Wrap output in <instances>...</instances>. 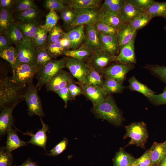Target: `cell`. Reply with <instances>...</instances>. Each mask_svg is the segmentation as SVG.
Here are the masks:
<instances>
[{
    "mask_svg": "<svg viewBox=\"0 0 166 166\" xmlns=\"http://www.w3.org/2000/svg\"><path fill=\"white\" fill-rule=\"evenodd\" d=\"M92 110L97 118L107 120L116 126L121 125L124 120L110 94L98 103L93 105Z\"/></svg>",
    "mask_w": 166,
    "mask_h": 166,
    "instance_id": "cell-1",
    "label": "cell"
},
{
    "mask_svg": "<svg viewBox=\"0 0 166 166\" xmlns=\"http://www.w3.org/2000/svg\"><path fill=\"white\" fill-rule=\"evenodd\" d=\"M26 85H18L6 76L0 80V109L18 103L24 100V93Z\"/></svg>",
    "mask_w": 166,
    "mask_h": 166,
    "instance_id": "cell-2",
    "label": "cell"
},
{
    "mask_svg": "<svg viewBox=\"0 0 166 166\" xmlns=\"http://www.w3.org/2000/svg\"><path fill=\"white\" fill-rule=\"evenodd\" d=\"M65 67L63 58L52 60L43 66L35 75L38 91L63 68Z\"/></svg>",
    "mask_w": 166,
    "mask_h": 166,
    "instance_id": "cell-3",
    "label": "cell"
},
{
    "mask_svg": "<svg viewBox=\"0 0 166 166\" xmlns=\"http://www.w3.org/2000/svg\"><path fill=\"white\" fill-rule=\"evenodd\" d=\"M125 128L126 133L123 139L130 138L127 146L135 145L145 149L148 137L145 124L143 121L134 122L125 126Z\"/></svg>",
    "mask_w": 166,
    "mask_h": 166,
    "instance_id": "cell-4",
    "label": "cell"
},
{
    "mask_svg": "<svg viewBox=\"0 0 166 166\" xmlns=\"http://www.w3.org/2000/svg\"><path fill=\"white\" fill-rule=\"evenodd\" d=\"M38 87L33 83V81L28 83L24 93V100L26 103L28 114L31 117L37 115L44 117L43 111L40 98L38 93Z\"/></svg>",
    "mask_w": 166,
    "mask_h": 166,
    "instance_id": "cell-5",
    "label": "cell"
},
{
    "mask_svg": "<svg viewBox=\"0 0 166 166\" xmlns=\"http://www.w3.org/2000/svg\"><path fill=\"white\" fill-rule=\"evenodd\" d=\"M42 67L37 65H32L30 64L19 63L10 78L13 82L18 85H26L33 79Z\"/></svg>",
    "mask_w": 166,
    "mask_h": 166,
    "instance_id": "cell-6",
    "label": "cell"
},
{
    "mask_svg": "<svg viewBox=\"0 0 166 166\" xmlns=\"http://www.w3.org/2000/svg\"><path fill=\"white\" fill-rule=\"evenodd\" d=\"M135 68L132 64L112 63L105 67L101 74L104 79H113L122 84L128 73Z\"/></svg>",
    "mask_w": 166,
    "mask_h": 166,
    "instance_id": "cell-7",
    "label": "cell"
},
{
    "mask_svg": "<svg viewBox=\"0 0 166 166\" xmlns=\"http://www.w3.org/2000/svg\"><path fill=\"white\" fill-rule=\"evenodd\" d=\"M65 67L71 74L78 81V83L81 86L87 83L86 77L89 70V66L85 61L69 57H64Z\"/></svg>",
    "mask_w": 166,
    "mask_h": 166,
    "instance_id": "cell-8",
    "label": "cell"
},
{
    "mask_svg": "<svg viewBox=\"0 0 166 166\" xmlns=\"http://www.w3.org/2000/svg\"><path fill=\"white\" fill-rule=\"evenodd\" d=\"M15 46L18 63H26L32 65H37L36 49L31 39H24Z\"/></svg>",
    "mask_w": 166,
    "mask_h": 166,
    "instance_id": "cell-9",
    "label": "cell"
},
{
    "mask_svg": "<svg viewBox=\"0 0 166 166\" xmlns=\"http://www.w3.org/2000/svg\"><path fill=\"white\" fill-rule=\"evenodd\" d=\"M116 56H113L102 49L94 51L86 63L101 74L103 69L112 62L116 61Z\"/></svg>",
    "mask_w": 166,
    "mask_h": 166,
    "instance_id": "cell-10",
    "label": "cell"
},
{
    "mask_svg": "<svg viewBox=\"0 0 166 166\" xmlns=\"http://www.w3.org/2000/svg\"><path fill=\"white\" fill-rule=\"evenodd\" d=\"M74 20L67 29L68 30L77 26L88 24H95L99 19L100 9H75Z\"/></svg>",
    "mask_w": 166,
    "mask_h": 166,
    "instance_id": "cell-11",
    "label": "cell"
},
{
    "mask_svg": "<svg viewBox=\"0 0 166 166\" xmlns=\"http://www.w3.org/2000/svg\"><path fill=\"white\" fill-rule=\"evenodd\" d=\"M72 77L67 71L61 70L45 85L47 91L56 93L60 89L68 86L73 81Z\"/></svg>",
    "mask_w": 166,
    "mask_h": 166,
    "instance_id": "cell-12",
    "label": "cell"
},
{
    "mask_svg": "<svg viewBox=\"0 0 166 166\" xmlns=\"http://www.w3.org/2000/svg\"><path fill=\"white\" fill-rule=\"evenodd\" d=\"M136 36V35H135L129 42L121 48L119 53L116 56V62L123 64L136 63L134 46Z\"/></svg>",
    "mask_w": 166,
    "mask_h": 166,
    "instance_id": "cell-13",
    "label": "cell"
},
{
    "mask_svg": "<svg viewBox=\"0 0 166 166\" xmlns=\"http://www.w3.org/2000/svg\"><path fill=\"white\" fill-rule=\"evenodd\" d=\"M18 103L5 107L0 109V135L1 137L7 134L14 125V119L12 115L14 109Z\"/></svg>",
    "mask_w": 166,
    "mask_h": 166,
    "instance_id": "cell-14",
    "label": "cell"
},
{
    "mask_svg": "<svg viewBox=\"0 0 166 166\" xmlns=\"http://www.w3.org/2000/svg\"><path fill=\"white\" fill-rule=\"evenodd\" d=\"M85 27L84 45L88 49L93 51L102 49L98 32L95 24H88Z\"/></svg>",
    "mask_w": 166,
    "mask_h": 166,
    "instance_id": "cell-15",
    "label": "cell"
},
{
    "mask_svg": "<svg viewBox=\"0 0 166 166\" xmlns=\"http://www.w3.org/2000/svg\"><path fill=\"white\" fill-rule=\"evenodd\" d=\"M40 117L42 124V127L41 129H39L36 133L34 134L29 131L24 133L21 132L23 134L28 135L31 137L30 140L26 143L31 144L42 147L47 153L46 145L47 137L46 133L49 130V127L48 125L44 123L41 117Z\"/></svg>",
    "mask_w": 166,
    "mask_h": 166,
    "instance_id": "cell-16",
    "label": "cell"
},
{
    "mask_svg": "<svg viewBox=\"0 0 166 166\" xmlns=\"http://www.w3.org/2000/svg\"><path fill=\"white\" fill-rule=\"evenodd\" d=\"M85 95L92 102L93 105L99 103L109 95L99 86H92L87 83L81 86Z\"/></svg>",
    "mask_w": 166,
    "mask_h": 166,
    "instance_id": "cell-17",
    "label": "cell"
},
{
    "mask_svg": "<svg viewBox=\"0 0 166 166\" xmlns=\"http://www.w3.org/2000/svg\"><path fill=\"white\" fill-rule=\"evenodd\" d=\"M11 14L14 21L17 23L39 21L42 16V13L38 8L13 12Z\"/></svg>",
    "mask_w": 166,
    "mask_h": 166,
    "instance_id": "cell-18",
    "label": "cell"
},
{
    "mask_svg": "<svg viewBox=\"0 0 166 166\" xmlns=\"http://www.w3.org/2000/svg\"><path fill=\"white\" fill-rule=\"evenodd\" d=\"M98 21L108 24L117 30L126 23L124 22L120 13L101 11L100 9Z\"/></svg>",
    "mask_w": 166,
    "mask_h": 166,
    "instance_id": "cell-19",
    "label": "cell"
},
{
    "mask_svg": "<svg viewBox=\"0 0 166 166\" xmlns=\"http://www.w3.org/2000/svg\"><path fill=\"white\" fill-rule=\"evenodd\" d=\"M85 26H77L65 32V36L71 43V49H74L80 46L85 39Z\"/></svg>",
    "mask_w": 166,
    "mask_h": 166,
    "instance_id": "cell-20",
    "label": "cell"
},
{
    "mask_svg": "<svg viewBox=\"0 0 166 166\" xmlns=\"http://www.w3.org/2000/svg\"><path fill=\"white\" fill-rule=\"evenodd\" d=\"M98 33L103 49L112 55L117 56L119 50L116 35Z\"/></svg>",
    "mask_w": 166,
    "mask_h": 166,
    "instance_id": "cell-21",
    "label": "cell"
},
{
    "mask_svg": "<svg viewBox=\"0 0 166 166\" xmlns=\"http://www.w3.org/2000/svg\"><path fill=\"white\" fill-rule=\"evenodd\" d=\"M64 5L72 9H92L101 8L102 0H61Z\"/></svg>",
    "mask_w": 166,
    "mask_h": 166,
    "instance_id": "cell-22",
    "label": "cell"
},
{
    "mask_svg": "<svg viewBox=\"0 0 166 166\" xmlns=\"http://www.w3.org/2000/svg\"><path fill=\"white\" fill-rule=\"evenodd\" d=\"M137 30L133 29L129 23H126L118 30L116 35L119 51L136 35Z\"/></svg>",
    "mask_w": 166,
    "mask_h": 166,
    "instance_id": "cell-23",
    "label": "cell"
},
{
    "mask_svg": "<svg viewBox=\"0 0 166 166\" xmlns=\"http://www.w3.org/2000/svg\"><path fill=\"white\" fill-rule=\"evenodd\" d=\"M153 166H156L166 153V140L161 143L154 142L148 149Z\"/></svg>",
    "mask_w": 166,
    "mask_h": 166,
    "instance_id": "cell-24",
    "label": "cell"
},
{
    "mask_svg": "<svg viewBox=\"0 0 166 166\" xmlns=\"http://www.w3.org/2000/svg\"><path fill=\"white\" fill-rule=\"evenodd\" d=\"M7 138L6 146V150L11 152L13 150L22 146H27L26 143L21 139L18 136L16 130L12 127L7 133Z\"/></svg>",
    "mask_w": 166,
    "mask_h": 166,
    "instance_id": "cell-25",
    "label": "cell"
},
{
    "mask_svg": "<svg viewBox=\"0 0 166 166\" xmlns=\"http://www.w3.org/2000/svg\"><path fill=\"white\" fill-rule=\"evenodd\" d=\"M17 23L24 39H32L34 35L41 26L39 21Z\"/></svg>",
    "mask_w": 166,
    "mask_h": 166,
    "instance_id": "cell-26",
    "label": "cell"
},
{
    "mask_svg": "<svg viewBox=\"0 0 166 166\" xmlns=\"http://www.w3.org/2000/svg\"><path fill=\"white\" fill-rule=\"evenodd\" d=\"M142 12L130 3L128 0H125L120 13L124 22L128 23Z\"/></svg>",
    "mask_w": 166,
    "mask_h": 166,
    "instance_id": "cell-27",
    "label": "cell"
},
{
    "mask_svg": "<svg viewBox=\"0 0 166 166\" xmlns=\"http://www.w3.org/2000/svg\"><path fill=\"white\" fill-rule=\"evenodd\" d=\"M87 48L84 44L74 49L65 51L64 55L66 57H71L82 61H87L93 52Z\"/></svg>",
    "mask_w": 166,
    "mask_h": 166,
    "instance_id": "cell-28",
    "label": "cell"
},
{
    "mask_svg": "<svg viewBox=\"0 0 166 166\" xmlns=\"http://www.w3.org/2000/svg\"><path fill=\"white\" fill-rule=\"evenodd\" d=\"M136 159L123 148H121L113 159V166H132Z\"/></svg>",
    "mask_w": 166,
    "mask_h": 166,
    "instance_id": "cell-29",
    "label": "cell"
},
{
    "mask_svg": "<svg viewBox=\"0 0 166 166\" xmlns=\"http://www.w3.org/2000/svg\"><path fill=\"white\" fill-rule=\"evenodd\" d=\"M0 57L8 62L13 72L18 64V57L15 48L11 46L0 51Z\"/></svg>",
    "mask_w": 166,
    "mask_h": 166,
    "instance_id": "cell-30",
    "label": "cell"
},
{
    "mask_svg": "<svg viewBox=\"0 0 166 166\" xmlns=\"http://www.w3.org/2000/svg\"><path fill=\"white\" fill-rule=\"evenodd\" d=\"M128 81L129 84L128 87L131 90L138 92L147 98L155 93L146 85L139 82L135 76L129 78Z\"/></svg>",
    "mask_w": 166,
    "mask_h": 166,
    "instance_id": "cell-31",
    "label": "cell"
},
{
    "mask_svg": "<svg viewBox=\"0 0 166 166\" xmlns=\"http://www.w3.org/2000/svg\"><path fill=\"white\" fill-rule=\"evenodd\" d=\"M4 32L9 38L12 44H14L15 46L19 44L24 39L22 34L15 22L12 23Z\"/></svg>",
    "mask_w": 166,
    "mask_h": 166,
    "instance_id": "cell-32",
    "label": "cell"
},
{
    "mask_svg": "<svg viewBox=\"0 0 166 166\" xmlns=\"http://www.w3.org/2000/svg\"><path fill=\"white\" fill-rule=\"evenodd\" d=\"M101 88L108 94H109L121 93L125 87L114 80L107 78L104 79Z\"/></svg>",
    "mask_w": 166,
    "mask_h": 166,
    "instance_id": "cell-33",
    "label": "cell"
},
{
    "mask_svg": "<svg viewBox=\"0 0 166 166\" xmlns=\"http://www.w3.org/2000/svg\"><path fill=\"white\" fill-rule=\"evenodd\" d=\"M152 18L148 14L142 12L128 23L133 29L137 31L147 25Z\"/></svg>",
    "mask_w": 166,
    "mask_h": 166,
    "instance_id": "cell-34",
    "label": "cell"
},
{
    "mask_svg": "<svg viewBox=\"0 0 166 166\" xmlns=\"http://www.w3.org/2000/svg\"><path fill=\"white\" fill-rule=\"evenodd\" d=\"M152 18L156 17H164L166 14V2H155L144 11Z\"/></svg>",
    "mask_w": 166,
    "mask_h": 166,
    "instance_id": "cell-35",
    "label": "cell"
},
{
    "mask_svg": "<svg viewBox=\"0 0 166 166\" xmlns=\"http://www.w3.org/2000/svg\"><path fill=\"white\" fill-rule=\"evenodd\" d=\"M36 49L37 64L42 67L54 57L45 47H37Z\"/></svg>",
    "mask_w": 166,
    "mask_h": 166,
    "instance_id": "cell-36",
    "label": "cell"
},
{
    "mask_svg": "<svg viewBox=\"0 0 166 166\" xmlns=\"http://www.w3.org/2000/svg\"><path fill=\"white\" fill-rule=\"evenodd\" d=\"M125 0H105L100 9L101 11L120 13Z\"/></svg>",
    "mask_w": 166,
    "mask_h": 166,
    "instance_id": "cell-37",
    "label": "cell"
},
{
    "mask_svg": "<svg viewBox=\"0 0 166 166\" xmlns=\"http://www.w3.org/2000/svg\"><path fill=\"white\" fill-rule=\"evenodd\" d=\"M86 79L87 84L102 88L104 79L100 73L89 66V70Z\"/></svg>",
    "mask_w": 166,
    "mask_h": 166,
    "instance_id": "cell-38",
    "label": "cell"
},
{
    "mask_svg": "<svg viewBox=\"0 0 166 166\" xmlns=\"http://www.w3.org/2000/svg\"><path fill=\"white\" fill-rule=\"evenodd\" d=\"M60 17L56 11L50 10L45 16V21L44 25L40 26L43 30L49 33L57 24Z\"/></svg>",
    "mask_w": 166,
    "mask_h": 166,
    "instance_id": "cell-39",
    "label": "cell"
},
{
    "mask_svg": "<svg viewBox=\"0 0 166 166\" xmlns=\"http://www.w3.org/2000/svg\"><path fill=\"white\" fill-rule=\"evenodd\" d=\"M15 22L12 14L3 8L0 9V32H4L8 26Z\"/></svg>",
    "mask_w": 166,
    "mask_h": 166,
    "instance_id": "cell-40",
    "label": "cell"
},
{
    "mask_svg": "<svg viewBox=\"0 0 166 166\" xmlns=\"http://www.w3.org/2000/svg\"><path fill=\"white\" fill-rule=\"evenodd\" d=\"M144 68L166 84V66L148 65Z\"/></svg>",
    "mask_w": 166,
    "mask_h": 166,
    "instance_id": "cell-41",
    "label": "cell"
},
{
    "mask_svg": "<svg viewBox=\"0 0 166 166\" xmlns=\"http://www.w3.org/2000/svg\"><path fill=\"white\" fill-rule=\"evenodd\" d=\"M65 32L61 27L57 24L49 32L48 35L47 44L56 43L65 36Z\"/></svg>",
    "mask_w": 166,
    "mask_h": 166,
    "instance_id": "cell-42",
    "label": "cell"
},
{
    "mask_svg": "<svg viewBox=\"0 0 166 166\" xmlns=\"http://www.w3.org/2000/svg\"><path fill=\"white\" fill-rule=\"evenodd\" d=\"M60 12L61 18L63 22L64 26L68 29L74 20L75 16V11L73 9L69 8Z\"/></svg>",
    "mask_w": 166,
    "mask_h": 166,
    "instance_id": "cell-43",
    "label": "cell"
},
{
    "mask_svg": "<svg viewBox=\"0 0 166 166\" xmlns=\"http://www.w3.org/2000/svg\"><path fill=\"white\" fill-rule=\"evenodd\" d=\"M33 8H38L34 0H15L13 12L20 11Z\"/></svg>",
    "mask_w": 166,
    "mask_h": 166,
    "instance_id": "cell-44",
    "label": "cell"
},
{
    "mask_svg": "<svg viewBox=\"0 0 166 166\" xmlns=\"http://www.w3.org/2000/svg\"><path fill=\"white\" fill-rule=\"evenodd\" d=\"M14 158L11 152L7 151L5 146L0 148V166H14Z\"/></svg>",
    "mask_w": 166,
    "mask_h": 166,
    "instance_id": "cell-45",
    "label": "cell"
},
{
    "mask_svg": "<svg viewBox=\"0 0 166 166\" xmlns=\"http://www.w3.org/2000/svg\"><path fill=\"white\" fill-rule=\"evenodd\" d=\"M45 48L54 58L64 55V53L65 51L62 46L60 40L54 43L47 44Z\"/></svg>",
    "mask_w": 166,
    "mask_h": 166,
    "instance_id": "cell-46",
    "label": "cell"
},
{
    "mask_svg": "<svg viewBox=\"0 0 166 166\" xmlns=\"http://www.w3.org/2000/svg\"><path fill=\"white\" fill-rule=\"evenodd\" d=\"M95 26L98 32L105 34L116 35L118 30L100 21L96 23Z\"/></svg>",
    "mask_w": 166,
    "mask_h": 166,
    "instance_id": "cell-47",
    "label": "cell"
},
{
    "mask_svg": "<svg viewBox=\"0 0 166 166\" xmlns=\"http://www.w3.org/2000/svg\"><path fill=\"white\" fill-rule=\"evenodd\" d=\"M44 6L47 9L60 12L69 8L63 4L61 0H46Z\"/></svg>",
    "mask_w": 166,
    "mask_h": 166,
    "instance_id": "cell-48",
    "label": "cell"
},
{
    "mask_svg": "<svg viewBox=\"0 0 166 166\" xmlns=\"http://www.w3.org/2000/svg\"><path fill=\"white\" fill-rule=\"evenodd\" d=\"M132 166H153L151 160L149 150H146L139 158L136 159Z\"/></svg>",
    "mask_w": 166,
    "mask_h": 166,
    "instance_id": "cell-49",
    "label": "cell"
},
{
    "mask_svg": "<svg viewBox=\"0 0 166 166\" xmlns=\"http://www.w3.org/2000/svg\"><path fill=\"white\" fill-rule=\"evenodd\" d=\"M148 98L150 102L155 105H166V86L162 93L153 94Z\"/></svg>",
    "mask_w": 166,
    "mask_h": 166,
    "instance_id": "cell-50",
    "label": "cell"
},
{
    "mask_svg": "<svg viewBox=\"0 0 166 166\" xmlns=\"http://www.w3.org/2000/svg\"><path fill=\"white\" fill-rule=\"evenodd\" d=\"M68 143L66 138H64L63 140L57 144L49 151V153H47L49 156H56L62 153L67 148Z\"/></svg>",
    "mask_w": 166,
    "mask_h": 166,
    "instance_id": "cell-51",
    "label": "cell"
},
{
    "mask_svg": "<svg viewBox=\"0 0 166 166\" xmlns=\"http://www.w3.org/2000/svg\"><path fill=\"white\" fill-rule=\"evenodd\" d=\"M132 5L141 12H144L155 1L153 0H128Z\"/></svg>",
    "mask_w": 166,
    "mask_h": 166,
    "instance_id": "cell-52",
    "label": "cell"
},
{
    "mask_svg": "<svg viewBox=\"0 0 166 166\" xmlns=\"http://www.w3.org/2000/svg\"><path fill=\"white\" fill-rule=\"evenodd\" d=\"M68 88L72 100L74 99L78 95L83 94V91L81 87L76 85L73 81L69 85Z\"/></svg>",
    "mask_w": 166,
    "mask_h": 166,
    "instance_id": "cell-53",
    "label": "cell"
},
{
    "mask_svg": "<svg viewBox=\"0 0 166 166\" xmlns=\"http://www.w3.org/2000/svg\"><path fill=\"white\" fill-rule=\"evenodd\" d=\"M56 93L63 100L65 103V107L66 108L68 101L72 100L68 86L60 89Z\"/></svg>",
    "mask_w": 166,
    "mask_h": 166,
    "instance_id": "cell-54",
    "label": "cell"
},
{
    "mask_svg": "<svg viewBox=\"0 0 166 166\" xmlns=\"http://www.w3.org/2000/svg\"><path fill=\"white\" fill-rule=\"evenodd\" d=\"M12 44L5 32H0V51L11 46Z\"/></svg>",
    "mask_w": 166,
    "mask_h": 166,
    "instance_id": "cell-55",
    "label": "cell"
},
{
    "mask_svg": "<svg viewBox=\"0 0 166 166\" xmlns=\"http://www.w3.org/2000/svg\"><path fill=\"white\" fill-rule=\"evenodd\" d=\"M48 33V32L43 29L41 35L34 45L35 48L39 47H45L47 44Z\"/></svg>",
    "mask_w": 166,
    "mask_h": 166,
    "instance_id": "cell-56",
    "label": "cell"
},
{
    "mask_svg": "<svg viewBox=\"0 0 166 166\" xmlns=\"http://www.w3.org/2000/svg\"><path fill=\"white\" fill-rule=\"evenodd\" d=\"M15 0H0V7L11 13L13 12Z\"/></svg>",
    "mask_w": 166,
    "mask_h": 166,
    "instance_id": "cell-57",
    "label": "cell"
},
{
    "mask_svg": "<svg viewBox=\"0 0 166 166\" xmlns=\"http://www.w3.org/2000/svg\"><path fill=\"white\" fill-rule=\"evenodd\" d=\"M62 46L65 51L71 49V43L69 39L65 36L60 40Z\"/></svg>",
    "mask_w": 166,
    "mask_h": 166,
    "instance_id": "cell-58",
    "label": "cell"
},
{
    "mask_svg": "<svg viewBox=\"0 0 166 166\" xmlns=\"http://www.w3.org/2000/svg\"><path fill=\"white\" fill-rule=\"evenodd\" d=\"M42 31L43 29L40 27L31 39L34 46L35 45L38 38L40 37Z\"/></svg>",
    "mask_w": 166,
    "mask_h": 166,
    "instance_id": "cell-59",
    "label": "cell"
},
{
    "mask_svg": "<svg viewBox=\"0 0 166 166\" xmlns=\"http://www.w3.org/2000/svg\"><path fill=\"white\" fill-rule=\"evenodd\" d=\"M18 166H39L36 162H33L30 157L26 159L22 164Z\"/></svg>",
    "mask_w": 166,
    "mask_h": 166,
    "instance_id": "cell-60",
    "label": "cell"
},
{
    "mask_svg": "<svg viewBox=\"0 0 166 166\" xmlns=\"http://www.w3.org/2000/svg\"><path fill=\"white\" fill-rule=\"evenodd\" d=\"M156 166H166V153Z\"/></svg>",
    "mask_w": 166,
    "mask_h": 166,
    "instance_id": "cell-61",
    "label": "cell"
},
{
    "mask_svg": "<svg viewBox=\"0 0 166 166\" xmlns=\"http://www.w3.org/2000/svg\"><path fill=\"white\" fill-rule=\"evenodd\" d=\"M164 18L166 19V14L165 16L164 17Z\"/></svg>",
    "mask_w": 166,
    "mask_h": 166,
    "instance_id": "cell-62",
    "label": "cell"
},
{
    "mask_svg": "<svg viewBox=\"0 0 166 166\" xmlns=\"http://www.w3.org/2000/svg\"><path fill=\"white\" fill-rule=\"evenodd\" d=\"M164 29L165 30H166V26H165V27H164Z\"/></svg>",
    "mask_w": 166,
    "mask_h": 166,
    "instance_id": "cell-63",
    "label": "cell"
},
{
    "mask_svg": "<svg viewBox=\"0 0 166 166\" xmlns=\"http://www.w3.org/2000/svg\"><path fill=\"white\" fill-rule=\"evenodd\" d=\"M14 166H16L15 164L14 165Z\"/></svg>",
    "mask_w": 166,
    "mask_h": 166,
    "instance_id": "cell-64",
    "label": "cell"
}]
</instances>
